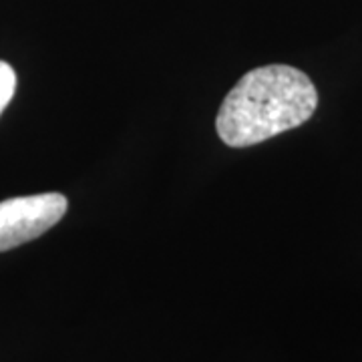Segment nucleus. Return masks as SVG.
Returning <instances> with one entry per match:
<instances>
[{
  "instance_id": "obj_1",
  "label": "nucleus",
  "mask_w": 362,
  "mask_h": 362,
  "mask_svg": "<svg viewBox=\"0 0 362 362\" xmlns=\"http://www.w3.org/2000/svg\"><path fill=\"white\" fill-rule=\"evenodd\" d=\"M318 107V93L306 73L290 65L247 71L226 95L216 129L230 147H250L304 125Z\"/></svg>"
},
{
  "instance_id": "obj_2",
  "label": "nucleus",
  "mask_w": 362,
  "mask_h": 362,
  "mask_svg": "<svg viewBox=\"0 0 362 362\" xmlns=\"http://www.w3.org/2000/svg\"><path fill=\"white\" fill-rule=\"evenodd\" d=\"M63 194H39L0 202V252L37 240L66 214Z\"/></svg>"
},
{
  "instance_id": "obj_3",
  "label": "nucleus",
  "mask_w": 362,
  "mask_h": 362,
  "mask_svg": "<svg viewBox=\"0 0 362 362\" xmlns=\"http://www.w3.org/2000/svg\"><path fill=\"white\" fill-rule=\"evenodd\" d=\"M14 90H16V73L8 63L0 61V115L11 103Z\"/></svg>"
}]
</instances>
